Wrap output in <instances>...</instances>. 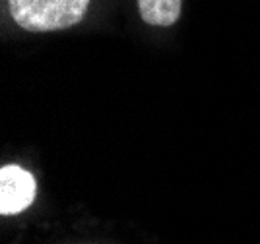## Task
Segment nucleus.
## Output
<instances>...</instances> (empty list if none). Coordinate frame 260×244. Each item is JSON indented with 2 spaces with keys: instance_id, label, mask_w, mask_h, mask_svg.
Masks as SVG:
<instances>
[{
  "instance_id": "nucleus-1",
  "label": "nucleus",
  "mask_w": 260,
  "mask_h": 244,
  "mask_svg": "<svg viewBox=\"0 0 260 244\" xmlns=\"http://www.w3.org/2000/svg\"><path fill=\"white\" fill-rule=\"evenodd\" d=\"M89 0H8L12 20L31 33L68 29L84 20Z\"/></svg>"
},
{
  "instance_id": "nucleus-2",
  "label": "nucleus",
  "mask_w": 260,
  "mask_h": 244,
  "mask_svg": "<svg viewBox=\"0 0 260 244\" xmlns=\"http://www.w3.org/2000/svg\"><path fill=\"white\" fill-rule=\"evenodd\" d=\"M37 184L31 172L18 167L6 165L0 169V213L16 215L27 210L35 200Z\"/></svg>"
},
{
  "instance_id": "nucleus-3",
  "label": "nucleus",
  "mask_w": 260,
  "mask_h": 244,
  "mask_svg": "<svg viewBox=\"0 0 260 244\" xmlns=\"http://www.w3.org/2000/svg\"><path fill=\"white\" fill-rule=\"evenodd\" d=\"M183 0H138L142 20L150 25L169 27L181 16Z\"/></svg>"
}]
</instances>
